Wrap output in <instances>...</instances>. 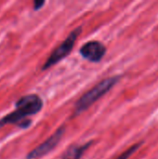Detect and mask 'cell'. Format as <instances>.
Wrapping results in <instances>:
<instances>
[{"instance_id":"cell-4","label":"cell","mask_w":158,"mask_h":159,"mask_svg":"<svg viewBox=\"0 0 158 159\" xmlns=\"http://www.w3.org/2000/svg\"><path fill=\"white\" fill-rule=\"evenodd\" d=\"M65 132V127H60L50 137H48L44 143H40L34 149H33L30 153L27 154L26 159H37L43 157L51 152L61 142Z\"/></svg>"},{"instance_id":"cell-5","label":"cell","mask_w":158,"mask_h":159,"mask_svg":"<svg viewBox=\"0 0 158 159\" xmlns=\"http://www.w3.org/2000/svg\"><path fill=\"white\" fill-rule=\"evenodd\" d=\"M79 52L84 59L91 62H99L105 56L106 48L102 42L93 40L83 45Z\"/></svg>"},{"instance_id":"cell-2","label":"cell","mask_w":158,"mask_h":159,"mask_svg":"<svg viewBox=\"0 0 158 159\" xmlns=\"http://www.w3.org/2000/svg\"><path fill=\"white\" fill-rule=\"evenodd\" d=\"M119 75H114L102 79L97 85H95L92 89L87 91L82 97L76 102L74 106V116L80 115L81 113L85 112L88 108H89L95 102L100 100L103 95L108 93L111 89H113L119 81Z\"/></svg>"},{"instance_id":"cell-1","label":"cell","mask_w":158,"mask_h":159,"mask_svg":"<svg viewBox=\"0 0 158 159\" xmlns=\"http://www.w3.org/2000/svg\"><path fill=\"white\" fill-rule=\"evenodd\" d=\"M43 108V100L37 94L22 96L15 102V110L0 118V128L6 125H19L28 116L36 115Z\"/></svg>"},{"instance_id":"cell-7","label":"cell","mask_w":158,"mask_h":159,"mask_svg":"<svg viewBox=\"0 0 158 159\" xmlns=\"http://www.w3.org/2000/svg\"><path fill=\"white\" fill-rule=\"evenodd\" d=\"M142 144V143H136V144H133L131 147H129L128 150H126L125 152H123L121 155H119L117 157H115V158L114 159H129L130 157V156L132 155V154H134L139 148H140V146Z\"/></svg>"},{"instance_id":"cell-3","label":"cell","mask_w":158,"mask_h":159,"mask_svg":"<svg viewBox=\"0 0 158 159\" xmlns=\"http://www.w3.org/2000/svg\"><path fill=\"white\" fill-rule=\"evenodd\" d=\"M81 32H82V27L74 29L69 34V35L65 38V40L52 51V53L49 55V57L47 58L46 62L43 64L42 70L45 71V70L49 69L50 67H52L53 65L57 64L61 60H63L65 57H67L71 53V51L74 48V45L77 39V37L81 34Z\"/></svg>"},{"instance_id":"cell-6","label":"cell","mask_w":158,"mask_h":159,"mask_svg":"<svg viewBox=\"0 0 158 159\" xmlns=\"http://www.w3.org/2000/svg\"><path fill=\"white\" fill-rule=\"evenodd\" d=\"M91 144L92 142H88L81 145H74L65 152L61 159H81L89 146H91Z\"/></svg>"},{"instance_id":"cell-8","label":"cell","mask_w":158,"mask_h":159,"mask_svg":"<svg viewBox=\"0 0 158 159\" xmlns=\"http://www.w3.org/2000/svg\"><path fill=\"white\" fill-rule=\"evenodd\" d=\"M44 5H45V1H35L34 3V10L40 9Z\"/></svg>"}]
</instances>
